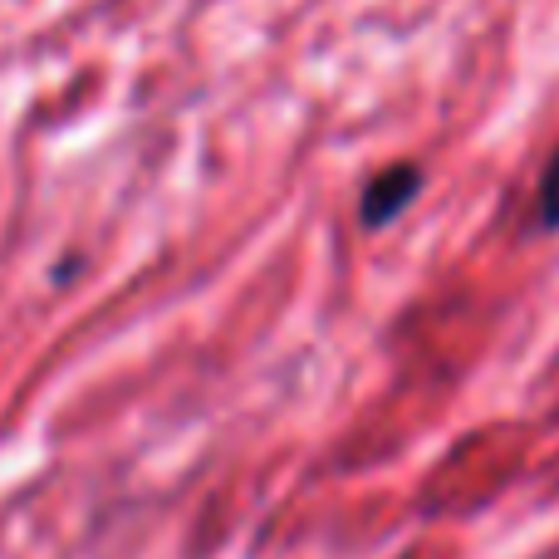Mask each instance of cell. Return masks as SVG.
Here are the masks:
<instances>
[{
	"label": "cell",
	"mask_w": 559,
	"mask_h": 559,
	"mask_svg": "<svg viewBox=\"0 0 559 559\" xmlns=\"http://www.w3.org/2000/svg\"><path fill=\"white\" fill-rule=\"evenodd\" d=\"M540 226L559 231V153L545 163V177H540Z\"/></svg>",
	"instance_id": "2"
},
{
	"label": "cell",
	"mask_w": 559,
	"mask_h": 559,
	"mask_svg": "<svg viewBox=\"0 0 559 559\" xmlns=\"http://www.w3.org/2000/svg\"><path fill=\"white\" fill-rule=\"evenodd\" d=\"M423 167L417 163H388L383 173L368 177L364 197H358V222H364V231H378V226H393L397 216L407 212V206L423 197Z\"/></svg>",
	"instance_id": "1"
}]
</instances>
